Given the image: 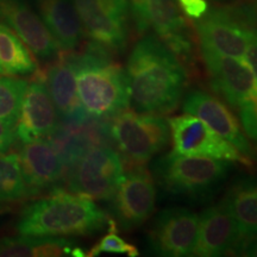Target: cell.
<instances>
[{
  "mask_svg": "<svg viewBox=\"0 0 257 257\" xmlns=\"http://www.w3.org/2000/svg\"><path fill=\"white\" fill-rule=\"evenodd\" d=\"M28 85L27 80L0 76V119L17 121Z\"/></svg>",
  "mask_w": 257,
  "mask_h": 257,
  "instance_id": "obj_25",
  "label": "cell"
},
{
  "mask_svg": "<svg viewBox=\"0 0 257 257\" xmlns=\"http://www.w3.org/2000/svg\"><path fill=\"white\" fill-rule=\"evenodd\" d=\"M46 86L60 118L66 123H82L89 115L79 100L75 69L70 54H59L57 60L48 68Z\"/></svg>",
  "mask_w": 257,
  "mask_h": 257,
  "instance_id": "obj_19",
  "label": "cell"
},
{
  "mask_svg": "<svg viewBox=\"0 0 257 257\" xmlns=\"http://www.w3.org/2000/svg\"><path fill=\"white\" fill-rule=\"evenodd\" d=\"M194 24L201 47L244 60L250 37L257 29V5L249 2L212 9Z\"/></svg>",
  "mask_w": 257,
  "mask_h": 257,
  "instance_id": "obj_5",
  "label": "cell"
},
{
  "mask_svg": "<svg viewBox=\"0 0 257 257\" xmlns=\"http://www.w3.org/2000/svg\"><path fill=\"white\" fill-rule=\"evenodd\" d=\"M110 224V231L107 234H105L102 238L95 244L89 251L86 253V256H98L100 253H124L128 257H137L140 256V251L136 246L133 244L127 243L120 236H118L115 232L117 224L113 220H108Z\"/></svg>",
  "mask_w": 257,
  "mask_h": 257,
  "instance_id": "obj_26",
  "label": "cell"
},
{
  "mask_svg": "<svg viewBox=\"0 0 257 257\" xmlns=\"http://www.w3.org/2000/svg\"><path fill=\"white\" fill-rule=\"evenodd\" d=\"M38 16L61 49L75 50L81 43L83 30L73 0H32Z\"/></svg>",
  "mask_w": 257,
  "mask_h": 257,
  "instance_id": "obj_20",
  "label": "cell"
},
{
  "mask_svg": "<svg viewBox=\"0 0 257 257\" xmlns=\"http://www.w3.org/2000/svg\"><path fill=\"white\" fill-rule=\"evenodd\" d=\"M82 28L93 42L113 53H125L130 36L127 0H73Z\"/></svg>",
  "mask_w": 257,
  "mask_h": 257,
  "instance_id": "obj_8",
  "label": "cell"
},
{
  "mask_svg": "<svg viewBox=\"0 0 257 257\" xmlns=\"http://www.w3.org/2000/svg\"><path fill=\"white\" fill-rule=\"evenodd\" d=\"M108 49L89 44L79 55L70 54L79 100L89 117L108 119L130 105L126 72L108 56Z\"/></svg>",
  "mask_w": 257,
  "mask_h": 257,
  "instance_id": "obj_3",
  "label": "cell"
},
{
  "mask_svg": "<svg viewBox=\"0 0 257 257\" xmlns=\"http://www.w3.org/2000/svg\"><path fill=\"white\" fill-rule=\"evenodd\" d=\"M105 212L93 199L55 189L22 211L16 231L27 237L88 236L104 229Z\"/></svg>",
  "mask_w": 257,
  "mask_h": 257,
  "instance_id": "obj_2",
  "label": "cell"
},
{
  "mask_svg": "<svg viewBox=\"0 0 257 257\" xmlns=\"http://www.w3.org/2000/svg\"><path fill=\"white\" fill-rule=\"evenodd\" d=\"M168 123L174 152L251 166V159L243 155L229 141L224 140L205 121L194 115L188 113L176 115L169 118Z\"/></svg>",
  "mask_w": 257,
  "mask_h": 257,
  "instance_id": "obj_10",
  "label": "cell"
},
{
  "mask_svg": "<svg viewBox=\"0 0 257 257\" xmlns=\"http://www.w3.org/2000/svg\"><path fill=\"white\" fill-rule=\"evenodd\" d=\"M244 61L252 70L257 82V29L251 34L250 41L246 47L245 55H244Z\"/></svg>",
  "mask_w": 257,
  "mask_h": 257,
  "instance_id": "obj_31",
  "label": "cell"
},
{
  "mask_svg": "<svg viewBox=\"0 0 257 257\" xmlns=\"http://www.w3.org/2000/svg\"><path fill=\"white\" fill-rule=\"evenodd\" d=\"M221 201L236 220L239 232L257 231V175L234 180Z\"/></svg>",
  "mask_w": 257,
  "mask_h": 257,
  "instance_id": "obj_21",
  "label": "cell"
},
{
  "mask_svg": "<svg viewBox=\"0 0 257 257\" xmlns=\"http://www.w3.org/2000/svg\"><path fill=\"white\" fill-rule=\"evenodd\" d=\"M3 74H5V72H4V69H3L2 64H0V75H3Z\"/></svg>",
  "mask_w": 257,
  "mask_h": 257,
  "instance_id": "obj_32",
  "label": "cell"
},
{
  "mask_svg": "<svg viewBox=\"0 0 257 257\" xmlns=\"http://www.w3.org/2000/svg\"><path fill=\"white\" fill-rule=\"evenodd\" d=\"M0 64L9 75L28 76L38 70L32 51L14 30L3 23H0Z\"/></svg>",
  "mask_w": 257,
  "mask_h": 257,
  "instance_id": "obj_23",
  "label": "cell"
},
{
  "mask_svg": "<svg viewBox=\"0 0 257 257\" xmlns=\"http://www.w3.org/2000/svg\"><path fill=\"white\" fill-rule=\"evenodd\" d=\"M226 255L232 256H257V231L239 232L237 239Z\"/></svg>",
  "mask_w": 257,
  "mask_h": 257,
  "instance_id": "obj_28",
  "label": "cell"
},
{
  "mask_svg": "<svg viewBox=\"0 0 257 257\" xmlns=\"http://www.w3.org/2000/svg\"><path fill=\"white\" fill-rule=\"evenodd\" d=\"M238 111L244 133L257 148V85L249 98L239 106Z\"/></svg>",
  "mask_w": 257,
  "mask_h": 257,
  "instance_id": "obj_27",
  "label": "cell"
},
{
  "mask_svg": "<svg viewBox=\"0 0 257 257\" xmlns=\"http://www.w3.org/2000/svg\"><path fill=\"white\" fill-rule=\"evenodd\" d=\"M182 111L205 121L212 130L229 141L243 155L252 159L253 150L238 120L224 101L202 89H192L184 95Z\"/></svg>",
  "mask_w": 257,
  "mask_h": 257,
  "instance_id": "obj_16",
  "label": "cell"
},
{
  "mask_svg": "<svg viewBox=\"0 0 257 257\" xmlns=\"http://www.w3.org/2000/svg\"><path fill=\"white\" fill-rule=\"evenodd\" d=\"M110 135L128 165L138 167L166 149L170 127L162 114L123 110L112 117Z\"/></svg>",
  "mask_w": 257,
  "mask_h": 257,
  "instance_id": "obj_6",
  "label": "cell"
},
{
  "mask_svg": "<svg viewBox=\"0 0 257 257\" xmlns=\"http://www.w3.org/2000/svg\"><path fill=\"white\" fill-rule=\"evenodd\" d=\"M60 126V115L46 86V76L40 69L25 91L18 119L16 138L22 143L50 137Z\"/></svg>",
  "mask_w": 257,
  "mask_h": 257,
  "instance_id": "obj_13",
  "label": "cell"
},
{
  "mask_svg": "<svg viewBox=\"0 0 257 257\" xmlns=\"http://www.w3.org/2000/svg\"><path fill=\"white\" fill-rule=\"evenodd\" d=\"M16 140V123L0 119V155L5 154Z\"/></svg>",
  "mask_w": 257,
  "mask_h": 257,
  "instance_id": "obj_30",
  "label": "cell"
},
{
  "mask_svg": "<svg viewBox=\"0 0 257 257\" xmlns=\"http://www.w3.org/2000/svg\"><path fill=\"white\" fill-rule=\"evenodd\" d=\"M181 11L192 19H200L208 11L206 0H178Z\"/></svg>",
  "mask_w": 257,
  "mask_h": 257,
  "instance_id": "obj_29",
  "label": "cell"
},
{
  "mask_svg": "<svg viewBox=\"0 0 257 257\" xmlns=\"http://www.w3.org/2000/svg\"><path fill=\"white\" fill-rule=\"evenodd\" d=\"M74 240L63 237H5L0 238V257L72 256Z\"/></svg>",
  "mask_w": 257,
  "mask_h": 257,
  "instance_id": "obj_22",
  "label": "cell"
},
{
  "mask_svg": "<svg viewBox=\"0 0 257 257\" xmlns=\"http://www.w3.org/2000/svg\"><path fill=\"white\" fill-rule=\"evenodd\" d=\"M110 201L115 224L124 231L137 229L149 219L155 208V180L138 166L124 175Z\"/></svg>",
  "mask_w": 257,
  "mask_h": 257,
  "instance_id": "obj_12",
  "label": "cell"
},
{
  "mask_svg": "<svg viewBox=\"0 0 257 257\" xmlns=\"http://www.w3.org/2000/svg\"><path fill=\"white\" fill-rule=\"evenodd\" d=\"M0 23L14 30L40 60L59 56V44L27 0H0Z\"/></svg>",
  "mask_w": 257,
  "mask_h": 257,
  "instance_id": "obj_15",
  "label": "cell"
},
{
  "mask_svg": "<svg viewBox=\"0 0 257 257\" xmlns=\"http://www.w3.org/2000/svg\"><path fill=\"white\" fill-rule=\"evenodd\" d=\"M128 102L141 113L167 114L186 94L188 74L181 61L156 35L144 34L126 62Z\"/></svg>",
  "mask_w": 257,
  "mask_h": 257,
  "instance_id": "obj_1",
  "label": "cell"
},
{
  "mask_svg": "<svg viewBox=\"0 0 257 257\" xmlns=\"http://www.w3.org/2000/svg\"><path fill=\"white\" fill-rule=\"evenodd\" d=\"M121 157L107 147L88 150L73 170L69 189L93 200H110L124 178Z\"/></svg>",
  "mask_w": 257,
  "mask_h": 257,
  "instance_id": "obj_9",
  "label": "cell"
},
{
  "mask_svg": "<svg viewBox=\"0 0 257 257\" xmlns=\"http://www.w3.org/2000/svg\"><path fill=\"white\" fill-rule=\"evenodd\" d=\"M211 87L227 104L237 108L243 104L256 88L252 70L244 60L231 57L201 47Z\"/></svg>",
  "mask_w": 257,
  "mask_h": 257,
  "instance_id": "obj_14",
  "label": "cell"
},
{
  "mask_svg": "<svg viewBox=\"0 0 257 257\" xmlns=\"http://www.w3.org/2000/svg\"><path fill=\"white\" fill-rule=\"evenodd\" d=\"M230 162L213 157L184 155L173 150L154 161L152 174L161 191L173 198L206 201L225 184Z\"/></svg>",
  "mask_w": 257,
  "mask_h": 257,
  "instance_id": "obj_4",
  "label": "cell"
},
{
  "mask_svg": "<svg viewBox=\"0 0 257 257\" xmlns=\"http://www.w3.org/2000/svg\"><path fill=\"white\" fill-rule=\"evenodd\" d=\"M22 170L31 195L46 189L55 191L63 175L64 165L50 141L37 140L23 143L19 154Z\"/></svg>",
  "mask_w": 257,
  "mask_h": 257,
  "instance_id": "obj_17",
  "label": "cell"
},
{
  "mask_svg": "<svg viewBox=\"0 0 257 257\" xmlns=\"http://www.w3.org/2000/svg\"><path fill=\"white\" fill-rule=\"evenodd\" d=\"M239 234L238 225L224 202L212 205L199 218L198 233L191 255L217 257L226 255Z\"/></svg>",
  "mask_w": 257,
  "mask_h": 257,
  "instance_id": "obj_18",
  "label": "cell"
},
{
  "mask_svg": "<svg viewBox=\"0 0 257 257\" xmlns=\"http://www.w3.org/2000/svg\"><path fill=\"white\" fill-rule=\"evenodd\" d=\"M198 225L199 216L189 208H163L148 227V249L155 256H189L197 239Z\"/></svg>",
  "mask_w": 257,
  "mask_h": 257,
  "instance_id": "obj_11",
  "label": "cell"
},
{
  "mask_svg": "<svg viewBox=\"0 0 257 257\" xmlns=\"http://www.w3.org/2000/svg\"><path fill=\"white\" fill-rule=\"evenodd\" d=\"M32 197L25 182L19 154L0 155V204Z\"/></svg>",
  "mask_w": 257,
  "mask_h": 257,
  "instance_id": "obj_24",
  "label": "cell"
},
{
  "mask_svg": "<svg viewBox=\"0 0 257 257\" xmlns=\"http://www.w3.org/2000/svg\"><path fill=\"white\" fill-rule=\"evenodd\" d=\"M130 16L138 34L150 29L178 59L194 66V42L178 0H127Z\"/></svg>",
  "mask_w": 257,
  "mask_h": 257,
  "instance_id": "obj_7",
  "label": "cell"
}]
</instances>
